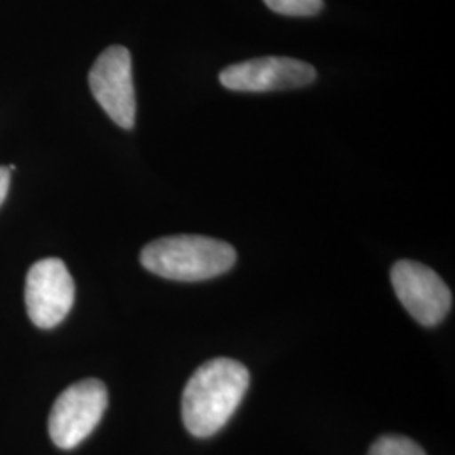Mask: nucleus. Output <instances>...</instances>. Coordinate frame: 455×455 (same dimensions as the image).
Returning a JSON list of instances; mask_svg holds the SVG:
<instances>
[{
	"instance_id": "obj_1",
	"label": "nucleus",
	"mask_w": 455,
	"mask_h": 455,
	"mask_svg": "<svg viewBox=\"0 0 455 455\" xmlns=\"http://www.w3.org/2000/svg\"><path fill=\"white\" fill-rule=\"evenodd\" d=\"M250 387L240 361L216 358L201 364L182 393V422L197 439L218 434L235 415Z\"/></svg>"
},
{
	"instance_id": "obj_2",
	"label": "nucleus",
	"mask_w": 455,
	"mask_h": 455,
	"mask_svg": "<svg viewBox=\"0 0 455 455\" xmlns=\"http://www.w3.org/2000/svg\"><path fill=\"white\" fill-rule=\"evenodd\" d=\"M140 261L154 275L201 282L228 272L236 261V251L227 242L210 236L176 235L147 244Z\"/></svg>"
},
{
	"instance_id": "obj_3",
	"label": "nucleus",
	"mask_w": 455,
	"mask_h": 455,
	"mask_svg": "<svg viewBox=\"0 0 455 455\" xmlns=\"http://www.w3.org/2000/svg\"><path fill=\"white\" fill-rule=\"evenodd\" d=\"M108 405L107 387L95 378L66 388L49 413V437L60 449H75L101 420Z\"/></svg>"
},
{
	"instance_id": "obj_4",
	"label": "nucleus",
	"mask_w": 455,
	"mask_h": 455,
	"mask_svg": "<svg viewBox=\"0 0 455 455\" xmlns=\"http://www.w3.org/2000/svg\"><path fill=\"white\" fill-rule=\"evenodd\" d=\"M391 283L408 314L427 327L440 324L452 307V293L447 283L437 272L419 261H396L391 268Z\"/></svg>"
},
{
	"instance_id": "obj_5",
	"label": "nucleus",
	"mask_w": 455,
	"mask_h": 455,
	"mask_svg": "<svg viewBox=\"0 0 455 455\" xmlns=\"http://www.w3.org/2000/svg\"><path fill=\"white\" fill-rule=\"evenodd\" d=\"M88 82L105 114L118 127L132 129L135 125L137 101L129 49L124 46L105 49L92 66Z\"/></svg>"
},
{
	"instance_id": "obj_6",
	"label": "nucleus",
	"mask_w": 455,
	"mask_h": 455,
	"mask_svg": "<svg viewBox=\"0 0 455 455\" xmlns=\"http://www.w3.org/2000/svg\"><path fill=\"white\" fill-rule=\"evenodd\" d=\"M75 302V280L65 261H36L26 276V307L34 325L51 329L65 321Z\"/></svg>"
},
{
	"instance_id": "obj_7",
	"label": "nucleus",
	"mask_w": 455,
	"mask_h": 455,
	"mask_svg": "<svg viewBox=\"0 0 455 455\" xmlns=\"http://www.w3.org/2000/svg\"><path fill=\"white\" fill-rule=\"evenodd\" d=\"M315 69L309 63L283 56H267L228 66L221 75V84L233 92L263 93L302 88L315 82Z\"/></svg>"
},
{
	"instance_id": "obj_8",
	"label": "nucleus",
	"mask_w": 455,
	"mask_h": 455,
	"mask_svg": "<svg viewBox=\"0 0 455 455\" xmlns=\"http://www.w3.org/2000/svg\"><path fill=\"white\" fill-rule=\"evenodd\" d=\"M368 455H427L422 447L402 435H385L374 442Z\"/></svg>"
},
{
	"instance_id": "obj_9",
	"label": "nucleus",
	"mask_w": 455,
	"mask_h": 455,
	"mask_svg": "<svg viewBox=\"0 0 455 455\" xmlns=\"http://www.w3.org/2000/svg\"><path fill=\"white\" fill-rule=\"evenodd\" d=\"M270 11L291 17L315 16L324 7L323 0H263Z\"/></svg>"
},
{
	"instance_id": "obj_10",
	"label": "nucleus",
	"mask_w": 455,
	"mask_h": 455,
	"mask_svg": "<svg viewBox=\"0 0 455 455\" xmlns=\"http://www.w3.org/2000/svg\"><path fill=\"white\" fill-rule=\"evenodd\" d=\"M9 184H11V169L9 167H0V206L5 201V196L9 193Z\"/></svg>"
}]
</instances>
